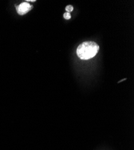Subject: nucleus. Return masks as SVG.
I'll list each match as a JSON object with an SVG mask.
<instances>
[{
	"label": "nucleus",
	"instance_id": "nucleus-1",
	"mask_svg": "<svg viewBox=\"0 0 134 150\" xmlns=\"http://www.w3.org/2000/svg\"><path fill=\"white\" fill-rule=\"evenodd\" d=\"M99 46L94 42H85L78 46L77 49L78 57L82 60H88L93 58L98 52Z\"/></svg>",
	"mask_w": 134,
	"mask_h": 150
},
{
	"label": "nucleus",
	"instance_id": "nucleus-4",
	"mask_svg": "<svg viewBox=\"0 0 134 150\" xmlns=\"http://www.w3.org/2000/svg\"><path fill=\"white\" fill-rule=\"evenodd\" d=\"M64 16V18L65 19H67V20H69L71 18V15L70 14V13H68V12H66V13H65L63 15Z\"/></svg>",
	"mask_w": 134,
	"mask_h": 150
},
{
	"label": "nucleus",
	"instance_id": "nucleus-5",
	"mask_svg": "<svg viewBox=\"0 0 134 150\" xmlns=\"http://www.w3.org/2000/svg\"><path fill=\"white\" fill-rule=\"evenodd\" d=\"M126 79H127L126 78H124L123 79H121V80H120V81H118V83H120V82H123V81H125V80H126Z\"/></svg>",
	"mask_w": 134,
	"mask_h": 150
},
{
	"label": "nucleus",
	"instance_id": "nucleus-3",
	"mask_svg": "<svg viewBox=\"0 0 134 150\" xmlns=\"http://www.w3.org/2000/svg\"><path fill=\"white\" fill-rule=\"evenodd\" d=\"M73 10H74V7L71 6V5L67 6L66 7V10L67 12H68V13H70V12L72 11Z\"/></svg>",
	"mask_w": 134,
	"mask_h": 150
},
{
	"label": "nucleus",
	"instance_id": "nucleus-2",
	"mask_svg": "<svg viewBox=\"0 0 134 150\" xmlns=\"http://www.w3.org/2000/svg\"><path fill=\"white\" fill-rule=\"evenodd\" d=\"M16 8L19 15H23L27 13L28 11H30L33 8V6L30 5L28 3L24 2L16 6Z\"/></svg>",
	"mask_w": 134,
	"mask_h": 150
}]
</instances>
